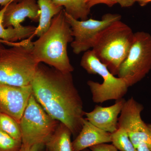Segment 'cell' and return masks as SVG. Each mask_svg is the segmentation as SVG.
<instances>
[{
    "label": "cell",
    "mask_w": 151,
    "mask_h": 151,
    "mask_svg": "<svg viewBox=\"0 0 151 151\" xmlns=\"http://www.w3.org/2000/svg\"><path fill=\"white\" fill-rule=\"evenodd\" d=\"M71 131L61 122L45 145L49 151H73Z\"/></svg>",
    "instance_id": "obj_16"
},
{
    "label": "cell",
    "mask_w": 151,
    "mask_h": 151,
    "mask_svg": "<svg viewBox=\"0 0 151 151\" xmlns=\"http://www.w3.org/2000/svg\"><path fill=\"white\" fill-rule=\"evenodd\" d=\"M134 33L131 27L120 20L112 23L97 35L92 51L113 75H118L132 45Z\"/></svg>",
    "instance_id": "obj_4"
},
{
    "label": "cell",
    "mask_w": 151,
    "mask_h": 151,
    "mask_svg": "<svg viewBox=\"0 0 151 151\" xmlns=\"http://www.w3.org/2000/svg\"><path fill=\"white\" fill-rule=\"evenodd\" d=\"M82 151H119L113 145L102 144L92 146Z\"/></svg>",
    "instance_id": "obj_21"
},
{
    "label": "cell",
    "mask_w": 151,
    "mask_h": 151,
    "mask_svg": "<svg viewBox=\"0 0 151 151\" xmlns=\"http://www.w3.org/2000/svg\"><path fill=\"white\" fill-rule=\"evenodd\" d=\"M73 40L64 8L52 20L46 32L32 42V52L39 63H43L63 73L74 70L68 54V43Z\"/></svg>",
    "instance_id": "obj_2"
},
{
    "label": "cell",
    "mask_w": 151,
    "mask_h": 151,
    "mask_svg": "<svg viewBox=\"0 0 151 151\" xmlns=\"http://www.w3.org/2000/svg\"><path fill=\"white\" fill-rule=\"evenodd\" d=\"M151 69V35L145 32L134 33L133 42L126 59L119 69L118 77L129 86L141 81Z\"/></svg>",
    "instance_id": "obj_7"
},
{
    "label": "cell",
    "mask_w": 151,
    "mask_h": 151,
    "mask_svg": "<svg viewBox=\"0 0 151 151\" xmlns=\"http://www.w3.org/2000/svg\"><path fill=\"white\" fill-rule=\"evenodd\" d=\"M9 4L3 7L0 10V40L9 42H14L31 37L36 29L35 27L22 25L20 28L4 27L3 25L4 14Z\"/></svg>",
    "instance_id": "obj_15"
},
{
    "label": "cell",
    "mask_w": 151,
    "mask_h": 151,
    "mask_svg": "<svg viewBox=\"0 0 151 151\" xmlns=\"http://www.w3.org/2000/svg\"><path fill=\"white\" fill-rule=\"evenodd\" d=\"M65 13L73 37L70 45L73 52L76 55L92 48L97 35L108 25L120 20L122 17L119 14L108 13L100 20L92 19L81 20L73 18L65 12Z\"/></svg>",
    "instance_id": "obj_8"
},
{
    "label": "cell",
    "mask_w": 151,
    "mask_h": 151,
    "mask_svg": "<svg viewBox=\"0 0 151 151\" xmlns=\"http://www.w3.org/2000/svg\"><path fill=\"white\" fill-rule=\"evenodd\" d=\"M136 149L137 151H151L148 146L145 142H142L139 144Z\"/></svg>",
    "instance_id": "obj_25"
},
{
    "label": "cell",
    "mask_w": 151,
    "mask_h": 151,
    "mask_svg": "<svg viewBox=\"0 0 151 151\" xmlns=\"http://www.w3.org/2000/svg\"><path fill=\"white\" fill-rule=\"evenodd\" d=\"M136 2H137L140 6L143 7L151 2V0H136Z\"/></svg>",
    "instance_id": "obj_27"
},
{
    "label": "cell",
    "mask_w": 151,
    "mask_h": 151,
    "mask_svg": "<svg viewBox=\"0 0 151 151\" xmlns=\"http://www.w3.org/2000/svg\"><path fill=\"white\" fill-rule=\"evenodd\" d=\"M144 107L133 98L125 101L118 120V128L124 129L135 148L146 143L151 150V124H146L141 114Z\"/></svg>",
    "instance_id": "obj_9"
},
{
    "label": "cell",
    "mask_w": 151,
    "mask_h": 151,
    "mask_svg": "<svg viewBox=\"0 0 151 151\" xmlns=\"http://www.w3.org/2000/svg\"><path fill=\"white\" fill-rule=\"evenodd\" d=\"M115 4H119L122 7L132 6L136 2V0H113Z\"/></svg>",
    "instance_id": "obj_24"
},
{
    "label": "cell",
    "mask_w": 151,
    "mask_h": 151,
    "mask_svg": "<svg viewBox=\"0 0 151 151\" xmlns=\"http://www.w3.org/2000/svg\"><path fill=\"white\" fill-rule=\"evenodd\" d=\"M19 0H0V5L4 7L13 2L17 1Z\"/></svg>",
    "instance_id": "obj_26"
},
{
    "label": "cell",
    "mask_w": 151,
    "mask_h": 151,
    "mask_svg": "<svg viewBox=\"0 0 151 151\" xmlns=\"http://www.w3.org/2000/svg\"><path fill=\"white\" fill-rule=\"evenodd\" d=\"M80 65L89 74H98L103 78L101 84L92 80L87 81L94 103H102L110 100H120L127 94L129 86L126 80L115 77L92 50L84 52Z\"/></svg>",
    "instance_id": "obj_5"
},
{
    "label": "cell",
    "mask_w": 151,
    "mask_h": 151,
    "mask_svg": "<svg viewBox=\"0 0 151 151\" xmlns=\"http://www.w3.org/2000/svg\"><path fill=\"white\" fill-rule=\"evenodd\" d=\"M37 3L40 9V17L38 25L29 37L31 40L35 36L39 37L46 32L51 25L52 18L63 9L57 5L52 0H37Z\"/></svg>",
    "instance_id": "obj_14"
},
{
    "label": "cell",
    "mask_w": 151,
    "mask_h": 151,
    "mask_svg": "<svg viewBox=\"0 0 151 151\" xmlns=\"http://www.w3.org/2000/svg\"><path fill=\"white\" fill-rule=\"evenodd\" d=\"M59 123L46 113L32 94L19 123L22 144L45 145Z\"/></svg>",
    "instance_id": "obj_6"
},
{
    "label": "cell",
    "mask_w": 151,
    "mask_h": 151,
    "mask_svg": "<svg viewBox=\"0 0 151 151\" xmlns=\"http://www.w3.org/2000/svg\"><path fill=\"white\" fill-rule=\"evenodd\" d=\"M84 1L86 6L90 9L92 7L99 4H103L109 7L113 6L115 4L113 0H84Z\"/></svg>",
    "instance_id": "obj_22"
},
{
    "label": "cell",
    "mask_w": 151,
    "mask_h": 151,
    "mask_svg": "<svg viewBox=\"0 0 151 151\" xmlns=\"http://www.w3.org/2000/svg\"><path fill=\"white\" fill-rule=\"evenodd\" d=\"M45 151H49L48 150H47V149H46V150H45Z\"/></svg>",
    "instance_id": "obj_29"
},
{
    "label": "cell",
    "mask_w": 151,
    "mask_h": 151,
    "mask_svg": "<svg viewBox=\"0 0 151 151\" xmlns=\"http://www.w3.org/2000/svg\"><path fill=\"white\" fill-rule=\"evenodd\" d=\"M59 6L64 7L66 13L73 18L85 20L88 19L90 9L86 6L84 0H52Z\"/></svg>",
    "instance_id": "obj_17"
},
{
    "label": "cell",
    "mask_w": 151,
    "mask_h": 151,
    "mask_svg": "<svg viewBox=\"0 0 151 151\" xmlns=\"http://www.w3.org/2000/svg\"><path fill=\"white\" fill-rule=\"evenodd\" d=\"M29 38L19 42L0 40V42L11 46L0 53V84L16 86L31 84L39 63L32 52V41Z\"/></svg>",
    "instance_id": "obj_3"
},
{
    "label": "cell",
    "mask_w": 151,
    "mask_h": 151,
    "mask_svg": "<svg viewBox=\"0 0 151 151\" xmlns=\"http://www.w3.org/2000/svg\"><path fill=\"white\" fill-rule=\"evenodd\" d=\"M32 94L31 84L16 86L0 84V112L10 116L19 124Z\"/></svg>",
    "instance_id": "obj_10"
},
{
    "label": "cell",
    "mask_w": 151,
    "mask_h": 151,
    "mask_svg": "<svg viewBox=\"0 0 151 151\" xmlns=\"http://www.w3.org/2000/svg\"><path fill=\"white\" fill-rule=\"evenodd\" d=\"M45 145L37 144L33 145H24L22 144L21 147L19 151H42Z\"/></svg>",
    "instance_id": "obj_23"
},
{
    "label": "cell",
    "mask_w": 151,
    "mask_h": 151,
    "mask_svg": "<svg viewBox=\"0 0 151 151\" xmlns=\"http://www.w3.org/2000/svg\"><path fill=\"white\" fill-rule=\"evenodd\" d=\"M126 100H116L115 104L109 107L97 105L91 112H85L86 119L95 127L108 133H113L118 128L119 114Z\"/></svg>",
    "instance_id": "obj_12"
},
{
    "label": "cell",
    "mask_w": 151,
    "mask_h": 151,
    "mask_svg": "<svg viewBox=\"0 0 151 151\" xmlns=\"http://www.w3.org/2000/svg\"><path fill=\"white\" fill-rule=\"evenodd\" d=\"M111 142V133L97 128L84 119L81 131L72 142V148L73 151H82L92 146Z\"/></svg>",
    "instance_id": "obj_13"
},
{
    "label": "cell",
    "mask_w": 151,
    "mask_h": 151,
    "mask_svg": "<svg viewBox=\"0 0 151 151\" xmlns=\"http://www.w3.org/2000/svg\"><path fill=\"white\" fill-rule=\"evenodd\" d=\"M22 142L17 141L0 129V151H19Z\"/></svg>",
    "instance_id": "obj_20"
},
{
    "label": "cell",
    "mask_w": 151,
    "mask_h": 151,
    "mask_svg": "<svg viewBox=\"0 0 151 151\" xmlns=\"http://www.w3.org/2000/svg\"><path fill=\"white\" fill-rule=\"evenodd\" d=\"M40 17L37 0H19L9 4L4 14L3 25L6 28H20L27 18L39 22Z\"/></svg>",
    "instance_id": "obj_11"
},
{
    "label": "cell",
    "mask_w": 151,
    "mask_h": 151,
    "mask_svg": "<svg viewBox=\"0 0 151 151\" xmlns=\"http://www.w3.org/2000/svg\"><path fill=\"white\" fill-rule=\"evenodd\" d=\"M4 48H5L4 47V46H3L2 45V43L0 42V53H1V52L2 51V50H3L4 49Z\"/></svg>",
    "instance_id": "obj_28"
},
{
    "label": "cell",
    "mask_w": 151,
    "mask_h": 151,
    "mask_svg": "<svg viewBox=\"0 0 151 151\" xmlns=\"http://www.w3.org/2000/svg\"><path fill=\"white\" fill-rule=\"evenodd\" d=\"M0 129L17 141L22 142L19 124L10 116L0 112Z\"/></svg>",
    "instance_id": "obj_18"
},
{
    "label": "cell",
    "mask_w": 151,
    "mask_h": 151,
    "mask_svg": "<svg viewBox=\"0 0 151 151\" xmlns=\"http://www.w3.org/2000/svg\"><path fill=\"white\" fill-rule=\"evenodd\" d=\"M37 101L52 119L65 124L76 136L83 126V102L71 73L40 63L31 83Z\"/></svg>",
    "instance_id": "obj_1"
},
{
    "label": "cell",
    "mask_w": 151,
    "mask_h": 151,
    "mask_svg": "<svg viewBox=\"0 0 151 151\" xmlns=\"http://www.w3.org/2000/svg\"><path fill=\"white\" fill-rule=\"evenodd\" d=\"M111 142L120 151H137L127 132L122 128H118L116 132L111 133Z\"/></svg>",
    "instance_id": "obj_19"
}]
</instances>
